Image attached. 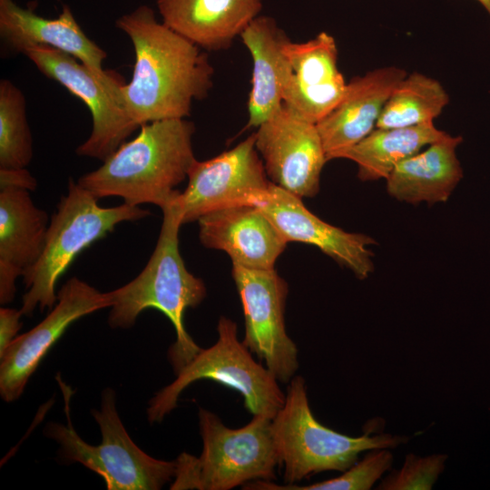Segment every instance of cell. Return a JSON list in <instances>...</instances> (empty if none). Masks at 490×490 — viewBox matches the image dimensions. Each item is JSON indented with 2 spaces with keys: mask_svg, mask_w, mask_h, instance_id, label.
<instances>
[{
  "mask_svg": "<svg viewBox=\"0 0 490 490\" xmlns=\"http://www.w3.org/2000/svg\"><path fill=\"white\" fill-rule=\"evenodd\" d=\"M449 103L436 79L420 73L407 74L386 102L376 127H409L434 122Z\"/></svg>",
  "mask_w": 490,
  "mask_h": 490,
  "instance_id": "24",
  "label": "cell"
},
{
  "mask_svg": "<svg viewBox=\"0 0 490 490\" xmlns=\"http://www.w3.org/2000/svg\"><path fill=\"white\" fill-rule=\"evenodd\" d=\"M104 308H110L106 292L75 277L67 280L49 314L34 328L18 335L0 354L3 400L12 402L20 397L32 374L72 323Z\"/></svg>",
  "mask_w": 490,
  "mask_h": 490,
  "instance_id": "13",
  "label": "cell"
},
{
  "mask_svg": "<svg viewBox=\"0 0 490 490\" xmlns=\"http://www.w3.org/2000/svg\"><path fill=\"white\" fill-rule=\"evenodd\" d=\"M151 212L123 202L102 207L98 199L72 178L47 229L44 250L34 267L23 275L27 291L21 311L31 316L36 308L52 309L57 301L55 286L74 259L94 241L123 221H135Z\"/></svg>",
  "mask_w": 490,
  "mask_h": 490,
  "instance_id": "5",
  "label": "cell"
},
{
  "mask_svg": "<svg viewBox=\"0 0 490 490\" xmlns=\"http://www.w3.org/2000/svg\"><path fill=\"white\" fill-rule=\"evenodd\" d=\"M64 392L67 425L50 422L44 428L45 436L60 446L63 459L80 463L98 474L108 490H159L174 478L175 460L153 458L132 440L117 413L113 389L103 390L101 409L92 411L102 434L98 446L85 442L74 428L70 395Z\"/></svg>",
  "mask_w": 490,
  "mask_h": 490,
  "instance_id": "7",
  "label": "cell"
},
{
  "mask_svg": "<svg viewBox=\"0 0 490 490\" xmlns=\"http://www.w3.org/2000/svg\"><path fill=\"white\" fill-rule=\"evenodd\" d=\"M434 122L409 127L378 128L354 146L341 152L338 159L357 163L358 177L363 181L387 179L403 160L445 137Z\"/></svg>",
  "mask_w": 490,
  "mask_h": 490,
  "instance_id": "23",
  "label": "cell"
},
{
  "mask_svg": "<svg viewBox=\"0 0 490 490\" xmlns=\"http://www.w3.org/2000/svg\"><path fill=\"white\" fill-rule=\"evenodd\" d=\"M240 37L253 63L246 128L258 127L283 104V47L289 38L267 15L253 19Z\"/></svg>",
  "mask_w": 490,
  "mask_h": 490,
  "instance_id": "22",
  "label": "cell"
},
{
  "mask_svg": "<svg viewBox=\"0 0 490 490\" xmlns=\"http://www.w3.org/2000/svg\"><path fill=\"white\" fill-rule=\"evenodd\" d=\"M36 181L25 168H0V188L15 187L30 191L35 190Z\"/></svg>",
  "mask_w": 490,
  "mask_h": 490,
  "instance_id": "29",
  "label": "cell"
},
{
  "mask_svg": "<svg viewBox=\"0 0 490 490\" xmlns=\"http://www.w3.org/2000/svg\"><path fill=\"white\" fill-rule=\"evenodd\" d=\"M162 23L203 50L229 48L260 15L262 0H156Z\"/></svg>",
  "mask_w": 490,
  "mask_h": 490,
  "instance_id": "20",
  "label": "cell"
},
{
  "mask_svg": "<svg viewBox=\"0 0 490 490\" xmlns=\"http://www.w3.org/2000/svg\"><path fill=\"white\" fill-rule=\"evenodd\" d=\"M33 140L22 91L7 79L0 81V168H26L33 158Z\"/></svg>",
  "mask_w": 490,
  "mask_h": 490,
  "instance_id": "25",
  "label": "cell"
},
{
  "mask_svg": "<svg viewBox=\"0 0 490 490\" xmlns=\"http://www.w3.org/2000/svg\"><path fill=\"white\" fill-rule=\"evenodd\" d=\"M202 452L181 453L175 460L172 490H230L256 480L273 481L279 456L271 432L272 418L253 416L244 426H226L214 413L200 407Z\"/></svg>",
  "mask_w": 490,
  "mask_h": 490,
  "instance_id": "4",
  "label": "cell"
},
{
  "mask_svg": "<svg viewBox=\"0 0 490 490\" xmlns=\"http://www.w3.org/2000/svg\"><path fill=\"white\" fill-rule=\"evenodd\" d=\"M388 448L372 449L359 463L329 480L306 485H278L273 481L256 480L242 486L245 490H368L387 471L393 462Z\"/></svg>",
  "mask_w": 490,
  "mask_h": 490,
  "instance_id": "26",
  "label": "cell"
},
{
  "mask_svg": "<svg viewBox=\"0 0 490 490\" xmlns=\"http://www.w3.org/2000/svg\"><path fill=\"white\" fill-rule=\"evenodd\" d=\"M231 275L243 309V344L264 361L278 381L289 382L299 361L297 346L285 326L288 283L274 269L232 265Z\"/></svg>",
  "mask_w": 490,
  "mask_h": 490,
  "instance_id": "10",
  "label": "cell"
},
{
  "mask_svg": "<svg viewBox=\"0 0 490 490\" xmlns=\"http://www.w3.org/2000/svg\"><path fill=\"white\" fill-rule=\"evenodd\" d=\"M257 128L255 146L270 181L299 198L317 195L328 162L317 124L283 103Z\"/></svg>",
  "mask_w": 490,
  "mask_h": 490,
  "instance_id": "11",
  "label": "cell"
},
{
  "mask_svg": "<svg viewBox=\"0 0 490 490\" xmlns=\"http://www.w3.org/2000/svg\"><path fill=\"white\" fill-rule=\"evenodd\" d=\"M407 75L397 66L374 69L353 77L338 104L317 123L327 160L338 159L377 125L395 87Z\"/></svg>",
  "mask_w": 490,
  "mask_h": 490,
  "instance_id": "17",
  "label": "cell"
},
{
  "mask_svg": "<svg viewBox=\"0 0 490 490\" xmlns=\"http://www.w3.org/2000/svg\"><path fill=\"white\" fill-rule=\"evenodd\" d=\"M271 432L286 485L324 471L344 472L363 451L394 448L407 441L389 434L353 437L323 426L311 412L300 376L290 379L285 402L271 420Z\"/></svg>",
  "mask_w": 490,
  "mask_h": 490,
  "instance_id": "6",
  "label": "cell"
},
{
  "mask_svg": "<svg viewBox=\"0 0 490 490\" xmlns=\"http://www.w3.org/2000/svg\"><path fill=\"white\" fill-rule=\"evenodd\" d=\"M476 1H478L483 5V7L486 10V12L488 13L490 16V0H476Z\"/></svg>",
  "mask_w": 490,
  "mask_h": 490,
  "instance_id": "30",
  "label": "cell"
},
{
  "mask_svg": "<svg viewBox=\"0 0 490 490\" xmlns=\"http://www.w3.org/2000/svg\"><path fill=\"white\" fill-rule=\"evenodd\" d=\"M115 26L131 40L135 62L131 81L120 88L122 104L140 127L187 118L192 103L208 96L214 68L201 47L160 22L141 5L122 15Z\"/></svg>",
  "mask_w": 490,
  "mask_h": 490,
  "instance_id": "1",
  "label": "cell"
},
{
  "mask_svg": "<svg viewBox=\"0 0 490 490\" xmlns=\"http://www.w3.org/2000/svg\"><path fill=\"white\" fill-rule=\"evenodd\" d=\"M283 53V103L317 124L338 104L347 88L338 67L336 41L321 32L307 42L289 40Z\"/></svg>",
  "mask_w": 490,
  "mask_h": 490,
  "instance_id": "15",
  "label": "cell"
},
{
  "mask_svg": "<svg viewBox=\"0 0 490 490\" xmlns=\"http://www.w3.org/2000/svg\"><path fill=\"white\" fill-rule=\"evenodd\" d=\"M199 238L209 249L226 252L232 265L248 269H274L287 241L253 204L224 207L201 217Z\"/></svg>",
  "mask_w": 490,
  "mask_h": 490,
  "instance_id": "16",
  "label": "cell"
},
{
  "mask_svg": "<svg viewBox=\"0 0 490 490\" xmlns=\"http://www.w3.org/2000/svg\"><path fill=\"white\" fill-rule=\"evenodd\" d=\"M140 128L132 140L77 182L98 200L120 197L129 205L151 203L162 209L178 197L176 187L197 161L192 147L195 127L186 118H173Z\"/></svg>",
  "mask_w": 490,
  "mask_h": 490,
  "instance_id": "2",
  "label": "cell"
},
{
  "mask_svg": "<svg viewBox=\"0 0 490 490\" xmlns=\"http://www.w3.org/2000/svg\"><path fill=\"white\" fill-rule=\"evenodd\" d=\"M0 37L13 53L48 46L73 55L100 76L108 73L103 68L106 52L85 34L68 5L57 17L46 18L14 0H0Z\"/></svg>",
  "mask_w": 490,
  "mask_h": 490,
  "instance_id": "18",
  "label": "cell"
},
{
  "mask_svg": "<svg viewBox=\"0 0 490 490\" xmlns=\"http://www.w3.org/2000/svg\"><path fill=\"white\" fill-rule=\"evenodd\" d=\"M218 339L201 351L177 374L176 378L162 388L149 401L147 418L160 423L176 407L181 392L191 383L211 379L239 392L244 407L253 416L273 418L285 402L286 395L278 379L238 338L236 323L220 317L217 326Z\"/></svg>",
  "mask_w": 490,
  "mask_h": 490,
  "instance_id": "8",
  "label": "cell"
},
{
  "mask_svg": "<svg viewBox=\"0 0 490 490\" xmlns=\"http://www.w3.org/2000/svg\"><path fill=\"white\" fill-rule=\"evenodd\" d=\"M446 455L406 456L402 467L392 472L378 485L384 490H430L445 468Z\"/></svg>",
  "mask_w": 490,
  "mask_h": 490,
  "instance_id": "27",
  "label": "cell"
},
{
  "mask_svg": "<svg viewBox=\"0 0 490 490\" xmlns=\"http://www.w3.org/2000/svg\"><path fill=\"white\" fill-rule=\"evenodd\" d=\"M287 242L299 241L318 248L340 266L365 279L374 270L376 240L366 234L333 226L309 211L299 196L273 184L253 201Z\"/></svg>",
  "mask_w": 490,
  "mask_h": 490,
  "instance_id": "14",
  "label": "cell"
},
{
  "mask_svg": "<svg viewBox=\"0 0 490 490\" xmlns=\"http://www.w3.org/2000/svg\"><path fill=\"white\" fill-rule=\"evenodd\" d=\"M461 136L446 134L403 160L387 181V193L411 204L446 202L463 178L456 155Z\"/></svg>",
  "mask_w": 490,
  "mask_h": 490,
  "instance_id": "21",
  "label": "cell"
},
{
  "mask_svg": "<svg viewBox=\"0 0 490 490\" xmlns=\"http://www.w3.org/2000/svg\"><path fill=\"white\" fill-rule=\"evenodd\" d=\"M188 185L176 198L182 224L213 211L252 204L271 181L255 146V133L232 149L206 161H196Z\"/></svg>",
  "mask_w": 490,
  "mask_h": 490,
  "instance_id": "12",
  "label": "cell"
},
{
  "mask_svg": "<svg viewBox=\"0 0 490 490\" xmlns=\"http://www.w3.org/2000/svg\"><path fill=\"white\" fill-rule=\"evenodd\" d=\"M22 315L21 309H0V354L17 337V332L22 327L20 321Z\"/></svg>",
  "mask_w": 490,
  "mask_h": 490,
  "instance_id": "28",
  "label": "cell"
},
{
  "mask_svg": "<svg viewBox=\"0 0 490 490\" xmlns=\"http://www.w3.org/2000/svg\"><path fill=\"white\" fill-rule=\"evenodd\" d=\"M163 218L155 249L142 272L125 285L106 292L110 303L108 323L113 328H128L146 309H156L172 322L176 341L168 352L177 374L201 349L183 325L188 308L201 303L207 289L201 279L185 267L179 249L181 214L176 199L162 209Z\"/></svg>",
  "mask_w": 490,
  "mask_h": 490,
  "instance_id": "3",
  "label": "cell"
},
{
  "mask_svg": "<svg viewBox=\"0 0 490 490\" xmlns=\"http://www.w3.org/2000/svg\"><path fill=\"white\" fill-rule=\"evenodd\" d=\"M48 214L35 206L30 191L0 188V303L14 300L15 280L35 265L44 250Z\"/></svg>",
  "mask_w": 490,
  "mask_h": 490,
  "instance_id": "19",
  "label": "cell"
},
{
  "mask_svg": "<svg viewBox=\"0 0 490 490\" xmlns=\"http://www.w3.org/2000/svg\"><path fill=\"white\" fill-rule=\"evenodd\" d=\"M47 78L82 100L92 115V131L75 152L104 161L140 126L120 99L123 78L113 71L100 76L73 55L48 46L28 48L24 54Z\"/></svg>",
  "mask_w": 490,
  "mask_h": 490,
  "instance_id": "9",
  "label": "cell"
}]
</instances>
